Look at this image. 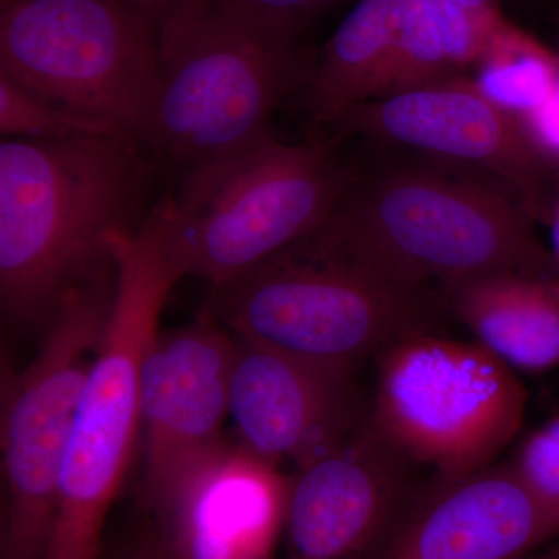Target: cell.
Here are the masks:
<instances>
[{
	"instance_id": "1",
	"label": "cell",
	"mask_w": 559,
	"mask_h": 559,
	"mask_svg": "<svg viewBox=\"0 0 559 559\" xmlns=\"http://www.w3.org/2000/svg\"><path fill=\"white\" fill-rule=\"evenodd\" d=\"M134 135L0 143V310L44 329L69 290L112 266L146 215L154 159Z\"/></svg>"
},
{
	"instance_id": "2",
	"label": "cell",
	"mask_w": 559,
	"mask_h": 559,
	"mask_svg": "<svg viewBox=\"0 0 559 559\" xmlns=\"http://www.w3.org/2000/svg\"><path fill=\"white\" fill-rule=\"evenodd\" d=\"M316 248L411 288L491 274L558 277L532 216L498 183L430 168L349 180Z\"/></svg>"
},
{
	"instance_id": "3",
	"label": "cell",
	"mask_w": 559,
	"mask_h": 559,
	"mask_svg": "<svg viewBox=\"0 0 559 559\" xmlns=\"http://www.w3.org/2000/svg\"><path fill=\"white\" fill-rule=\"evenodd\" d=\"M116 253V301L73 418L44 559H102L106 521L140 441L143 356L183 277L154 207Z\"/></svg>"
},
{
	"instance_id": "4",
	"label": "cell",
	"mask_w": 559,
	"mask_h": 559,
	"mask_svg": "<svg viewBox=\"0 0 559 559\" xmlns=\"http://www.w3.org/2000/svg\"><path fill=\"white\" fill-rule=\"evenodd\" d=\"M349 180L326 143L270 134L186 173L156 210L183 277L215 288L314 235Z\"/></svg>"
},
{
	"instance_id": "5",
	"label": "cell",
	"mask_w": 559,
	"mask_h": 559,
	"mask_svg": "<svg viewBox=\"0 0 559 559\" xmlns=\"http://www.w3.org/2000/svg\"><path fill=\"white\" fill-rule=\"evenodd\" d=\"M204 314L237 340L355 370L415 333L436 331L429 288H411L304 240L215 286Z\"/></svg>"
},
{
	"instance_id": "6",
	"label": "cell",
	"mask_w": 559,
	"mask_h": 559,
	"mask_svg": "<svg viewBox=\"0 0 559 559\" xmlns=\"http://www.w3.org/2000/svg\"><path fill=\"white\" fill-rule=\"evenodd\" d=\"M157 43L159 81L140 140L182 175L270 135L272 114L307 80L296 50L241 31L209 0H170Z\"/></svg>"
},
{
	"instance_id": "7",
	"label": "cell",
	"mask_w": 559,
	"mask_h": 559,
	"mask_svg": "<svg viewBox=\"0 0 559 559\" xmlns=\"http://www.w3.org/2000/svg\"><path fill=\"white\" fill-rule=\"evenodd\" d=\"M117 263L66 294L39 348L2 382L0 559H44L73 418L117 293Z\"/></svg>"
},
{
	"instance_id": "8",
	"label": "cell",
	"mask_w": 559,
	"mask_h": 559,
	"mask_svg": "<svg viewBox=\"0 0 559 559\" xmlns=\"http://www.w3.org/2000/svg\"><path fill=\"white\" fill-rule=\"evenodd\" d=\"M0 76L140 139L159 81L156 22L130 0L0 2Z\"/></svg>"
},
{
	"instance_id": "9",
	"label": "cell",
	"mask_w": 559,
	"mask_h": 559,
	"mask_svg": "<svg viewBox=\"0 0 559 559\" xmlns=\"http://www.w3.org/2000/svg\"><path fill=\"white\" fill-rule=\"evenodd\" d=\"M377 359L370 417L415 465L439 476L473 473L496 463L520 433L524 382L476 341L425 331Z\"/></svg>"
},
{
	"instance_id": "10",
	"label": "cell",
	"mask_w": 559,
	"mask_h": 559,
	"mask_svg": "<svg viewBox=\"0 0 559 559\" xmlns=\"http://www.w3.org/2000/svg\"><path fill=\"white\" fill-rule=\"evenodd\" d=\"M341 131L418 151L489 176L532 218H544L540 189L547 162L520 117L489 102L462 75L360 103L334 121Z\"/></svg>"
},
{
	"instance_id": "11",
	"label": "cell",
	"mask_w": 559,
	"mask_h": 559,
	"mask_svg": "<svg viewBox=\"0 0 559 559\" xmlns=\"http://www.w3.org/2000/svg\"><path fill=\"white\" fill-rule=\"evenodd\" d=\"M367 412L347 440L290 474L283 559H374L419 487Z\"/></svg>"
},
{
	"instance_id": "12",
	"label": "cell",
	"mask_w": 559,
	"mask_h": 559,
	"mask_svg": "<svg viewBox=\"0 0 559 559\" xmlns=\"http://www.w3.org/2000/svg\"><path fill=\"white\" fill-rule=\"evenodd\" d=\"M290 474L219 441L142 503L146 524L173 559H275Z\"/></svg>"
},
{
	"instance_id": "13",
	"label": "cell",
	"mask_w": 559,
	"mask_h": 559,
	"mask_svg": "<svg viewBox=\"0 0 559 559\" xmlns=\"http://www.w3.org/2000/svg\"><path fill=\"white\" fill-rule=\"evenodd\" d=\"M235 347L237 340L204 312L154 334L140 370V502L224 440Z\"/></svg>"
},
{
	"instance_id": "14",
	"label": "cell",
	"mask_w": 559,
	"mask_h": 559,
	"mask_svg": "<svg viewBox=\"0 0 559 559\" xmlns=\"http://www.w3.org/2000/svg\"><path fill=\"white\" fill-rule=\"evenodd\" d=\"M353 373L237 340L229 419L238 443L294 471L329 454L367 414H360Z\"/></svg>"
},
{
	"instance_id": "15",
	"label": "cell",
	"mask_w": 559,
	"mask_h": 559,
	"mask_svg": "<svg viewBox=\"0 0 559 559\" xmlns=\"http://www.w3.org/2000/svg\"><path fill=\"white\" fill-rule=\"evenodd\" d=\"M557 538L510 463H492L419 484L374 559H525Z\"/></svg>"
},
{
	"instance_id": "16",
	"label": "cell",
	"mask_w": 559,
	"mask_h": 559,
	"mask_svg": "<svg viewBox=\"0 0 559 559\" xmlns=\"http://www.w3.org/2000/svg\"><path fill=\"white\" fill-rule=\"evenodd\" d=\"M455 318L518 373L559 367V278L491 272L443 286Z\"/></svg>"
},
{
	"instance_id": "17",
	"label": "cell",
	"mask_w": 559,
	"mask_h": 559,
	"mask_svg": "<svg viewBox=\"0 0 559 559\" xmlns=\"http://www.w3.org/2000/svg\"><path fill=\"white\" fill-rule=\"evenodd\" d=\"M406 2L360 0L325 44L305 80L320 123L334 124L353 106L384 95Z\"/></svg>"
},
{
	"instance_id": "18",
	"label": "cell",
	"mask_w": 559,
	"mask_h": 559,
	"mask_svg": "<svg viewBox=\"0 0 559 559\" xmlns=\"http://www.w3.org/2000/svg\"><path fill=\"white\" fill-rule=\"evenodd\" d=\"M477 90L513 116L538 108L559 81V57L509 21L496 28L474 66Z\"/></svg>"
},
{
	"instance_id": "19",
	"label": "cell",
	"mask_w": 559,
	"mask_h": 559,
	"mask_svg": "<svg viewBox=\"0 0 559 559\" xmlns=\"http://www.w3.org/2000/svg\"><path fill=\"white\" fill-rule=\"evenodd\" d=\"M454 75L460 73L429 0H407L395 62L382 97Z\"/></svg>"
},
{
	"instance_id": "20",
	"label": "cell",
	"mask_w": 559,
	"mask_h": 559,
	"mask_svg": "<svg viewBox=\"0 0 559 559\" xmlns=\"http://www.w3.org/2000/svg\"><path fill=\"white\" fill-rule=\"evenodd\" d=\"M0 132L2 139L38 142L120 134L106 124L81 119L50 105L5 76H0Z\"/></svg>"
},
{
	"instance_id": "21",
	"label": "cell",
	"mask_w": 559,
	"mask_h": 559,
	"mask_svg": "<svg viewBox=\"0 0 559 559\" xmlns=\"http://www.w3.org/2000/svg\"><path fill=\"white\" fill-rule=\"evenodd\" d=\"M212 9L263 43L294 50V40L336 0H209Z\"/></svg>"
},
{
	"instance_id": "22",
	"label": "cell",
	"mask_w": 559,
	"mask_h": 559,
	"mask_svg": "<svg viewBox=\"0 0 559 559\" xmlns=\"http://www.w3.org/2000/svg\"><path fill=\"white\" fill-rule=\"evenodd\" d=\"M509 463L559 536V415L527 433Z\"/></svg>"
},
{
	"instance_id": "23",
	"label": "cell",
	"mask_w": 559,
	"mask_h": 559,
	"mask_svg": "<svg viewBox=\"0 0 559 559\" xmlns=\"http://www.w3.org/2000/svg\"><path fill=\"white\" fill-rule=\"evenodd\" d=\"M520 119L539 156L547 164L559 162V81L538 108L530 110Z\"/></svg>"
},
{
	"instance_id": "24",
	"label": "cell",
	"mask_w": 559,
	"mask_h": 559,
	"mask_svg": "<svg viewBox=\"0 0 559 559\" xmlns=\"http://www.w3.org/2000/svg\"><path fill=\"white\" fill-rule=\"evenodd\" d=\"M102 559H105L102 555ZM108 559H173L160 546L153 530L143 522L142 527L121 544Z\"/></svg>"
},
{
	"instance_id": "25",
	"label": "cell",
	"mask_w": 559,
	"mask_h": 559,
	"mask_svg": "<svg viewBox=\"0 0 559 559\" xmlns=\"http://www.w3.org/2000/svg\"><path fill=\"white\" fill-rule=\"evenodd\" d=\"M437 2L462 11L481 22H496L503 17L499 9L500 0H437Z\"/></svg>"
},
{
	"instance_id": "26",
	"label": "cell",
	"mask_w": 559,
	"mask_h": 559,
	"mask_svg": "<svg viewBox=\"0 0 559 559\" xmlns=\"http://www.w3.org/2000/svg\"><path fill=\"white\" fill-rule=\"evenodd\" d=\"M135 9L142 11L143 14L159 24L160 17L164 16L170 0H130Z\"/></svg>"
},
{
	"instance_id": "27",
	"label": "cell",
	"mask_w": 559,
	"mask_h": 559,
	"mask_svg": "<svg viewBox=\"0 0 559 559\" xmlns=\"http://www.w3.org/2000/svg\"><path fill=\"white\" fill-rule=\"evenodd\" d=\"M550 221V240H551V259H554L555 271L559 278V200L549 215Z\"/></svg>"
},
{
	"instance_id": "28",
	"label": "cell",
	"mask_w": 559,
	"mask_h": 559,
	"mask_svg": "<svg viewBox=\"0 0 559 559\" xmlns=\"http://www.w3.org/2000/svg\"><path fill=\"white\" fill-rule=\"evenodd\" d=\"M525 559H559V538L551 540L543 549L536 550Z\"/></svg>"
},
{
	"instance_id": "29",
	"label": "cell",
	"mask_w": 559,
	"mask_h": 559,
	"mask_svg": "<svg viewBox=\"0 0 559 559\" xmlns=\"http://www.w3.org/2000/svg\"><path fill=\"white\" fill-rule=\"evenodd\" d=\"M0 2H7V0H0Z\"/></svg>"
}]
</instances>
